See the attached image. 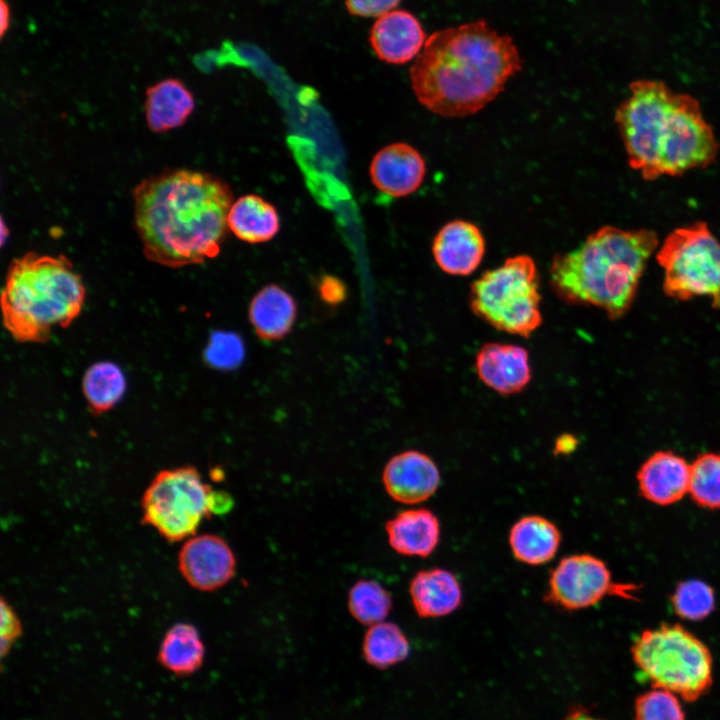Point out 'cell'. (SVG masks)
I'll use <instances>...</instances> for the list:
<instances>
[{
	"instance_id": "6da1fadb",
	"label": "cell",
	"mask_w": 720,
	"mask_h": 720,
	"mask_svg": "<svg viewBox=\"0 0 720 720\" xmlns=\"http://www.w3.org/2000/svg\"><path fill=\"white\" fill-rule=\"evenodd\" d=\"M134 219L145 257L180 268L214 258L227 236L230 187L208 173L170 169L133 190Z\"/></svg>"
},
{
	"instance_id": "7a4b0ae2",
	"label": "cell",
	"mask_w": 720,
	"mask_h": 720,
	"mask_svg": "<svg viewBox=\"0 0 720 720\" xmlns=\"http://www.w3.org/2000/svg\"><path fill=\"white\" fill-rule=\"evenodd\" d=\"M521 65L513 40L480 20L432 34L410 69V79L426 109L444 117H465L495 99Z\"/></svg>"
},
{
	"instance_id": "3957f363",
	"label": "cell",
	"mask_w": 720,
	"mask_h": 720,
	"mask_svg": "<svg viewBox=\"0 0 720 720\" xmlns=\"http://www.w3.org/2000/svg\"><path fill=\"white\" fill-rule=\"evenodd\" d=\"M615 122L630 167L647 181L712 164L719 151L698 100L664 82L639 79L616 109Z\"/></svg>"
},
{
	"instance_id": "277c9868",
	"label": "cell",
	"mask_w": 720,
	"mask_h": 720,
	"mask_svg": "<svg viewBox=\"0 0 720 720\" xmlns=\"http://www.w3.org/2000/svg\"><path fill=\"white\" fill-rule=\"evenodd\" d=\"M657 245L654 231L603 226L576 249L553 257L551 287L566 303L594 306L618 319L631 307Z\"/></svg>"
},
{
	"instance_id": "5b68a950",
	"label": "cell",
	"mask_w": 720,
	"mask_h": 720,
	"mask_svg": "<svg viewBox=\"0 0 720 720\" xmlns=\"http://www.w3.org/2000/svg\"><path fill=\"white\" fill-rule=\"evenodd\" d=\"M86 297L81 276L64 255L28 252L13 259L1 292L2 321L20 343H44L52 331L68 327Z\"/></svg>"
},
{
	"instance_id": "8992f818",
	"label": "cell",
	"mask_w": 720,
	"mask_h": 720,
	"mask_svg": "<svg viewBox=\"0 0 720 720\" xmlns=\"http://www.w3.org/2000/svg\"><path fill=\"white\" fill-rule=\"evenodd\" d=\"M632 658L654 688L698 700L712 685L713 660L708 647L679 624H661L639 635Z\"/></svg>"
},
{
	"instance_id": "52a82bcc",
	"label": "cell",
	"mask_w": 720,
	"mask_h": 720,
	"mask_svg": "<svg viewBox=\"0 0 720 720\" xmlns=\"http://www.w3.org/2000/svg\"><path fill=\"white\" fill-rule=\"evenodd\" d=\"M539 273L528 255L509 257L470 286L469 306L497 330L529 337L543 321Z\"/></svg>"
},
{
	"instance_id": "ba28073f",
	"label": "cell",
	"mask_w": 720,
	"mask_h": 720,
	"mask_svg": "<svg viewBox=\"0 0 720 720\" xmlns=\"http://www.w3.org/2000/svg\"><path fill=\"white\" fill-rule=\"evenodd\" d=\"M656 259L664 270L667 296L683 301L707 296L720 309V242L705 222L672 231Z\"/></svg>"
},
{
	"instance_id": "9c48e42d",
	"label": "cell",
	"mask_w": 720,
	"mask_h": 720,
	"mask_svg": "<svg viewBox=\"0 0 720 720\" xmlns=\"http://www.w3.org/2000/svg\"><path fill=\"white\" fill-rule=\"evenodd\" d=\"M213 494L192 466L159 471L142 497L143 523L169 542L194 536L212 513Z\"/></svg>"
},
{
	"instance_id": "30bf717a",
	"label": "cell",
	"mask_w": 720,
	"mask_h": 720,
	"mask_svg": "<svg viewBox=\"0 0 720 720\" xmlns=\"http://www.w3.org/2000/svg\"><path fill=\"white\" fill-rule=\"evenodd\" d=\"M632 586L612 581L606 564L590 554L562 558L550 572L546 602L566 611L594 606L607 595L631 597Z\"/></svg>"
},
{
	"instance_id": "8fae6325",
	"label": "cell",
	"mask_w": 720,
	"mask_h": 720,
	"mask_svg": "<svg viewBox=\"0 0 720 720\" xmlns=\"http://www.w3.org/2000/svg\"><path fill=\"white\" fill-rule=\"evenodd\" d=\"M236 560L227 542L217 535L191 536L181 547L178 567L193 588L213 591L224 586L235 573Z\"/></svg>"
},
{
	"instance_id": "7c38bea8",
	"label": "cell",
	"mask_w": 720,
	"mask_h": 720,
	"mask_svg": "<svg viewBox=\"0 0 720 720\" xmlns=\"http://www.w3.org/2000/svg\"><path fill=\"white\" fill-rule=\"evenodd\" d=\"M382 480L391 498L405 504H416L436 492L441 476L436 463L427 454L407 450L387 462Z\"/></svg>"
},
{
	"instance_id": "4fadbf2b",
	"label": "cell",
	"mask_w": 720,
	"mask_h": 720,
	"mask_svg": "<svg viewBox=\"0 0 720 720\" xmlns=\"http://www.w3.org/2000/svg\"><path fill=\"white\" fill-rule=\"evenodd\" d=\"M475 369L479 379L501 395L520 393L532 377L528 351L508 343L483 345L476 354Z\"/></svg>"
},
{
	"instance_id": "5bb4252c",
	"label": "cell",
	"mask_w": 720,
	"mask_h": 720,
	"mask_svg": "<svg viewBox=\"0 0 720 720\" xmlns=\"http://www.w3.org/2000/svg\"><path fill=\"white\" fill-rule=\"evenodd\" d=\"M369 173L379 191L393 197H404L421 186L426 164L414 147L406 143H393L374 155Z\"/></svg>"
},
{
	"instance_id": "9a60e30c",
	"label": "cell",
	"mask_w": 720,
	"mask_h": 720,
	"mask_svg": "<svg viewBox=\"0 0 720 720\" xmlns=\"http://www.w3.org/2000/svg\"><path fill=\"white\" fill-rule=\"evenodd\" d=\"M425 32L419 20L405 10H391L373 24L369 43L376 56L389 64H404L420 54Z\"/></svg>"
},
{
	"instance_id": "2e32d148",
	"label": "cell",
	"mask_w": 720,
	"mask_h": 720,
	"mask_svg": "<svg viewBox=\"0 0 720 720\" xmlns=\"http://www.w3.org/2000/svg\"><path fill=\"white\" fill-rule=\"evenodd\" d=\"M432 253L438 267L454 276L473 273L483 260L485 239L480 229L465 220L446 223L436 234Z\"/></svg>"
},
{
	"instance_id": "e0dca14e",
	"label": "cell",
	"mask_w": 720,
	"mask_h": 720,
	"mask_svg": "<svg viewBox=\"0 0 720 720\" xmlns=\"http://www.w3.org/2000/svg\"><path fill=\"white\" fill-rule=\"evenodd\" d=\"M690 464L671 452L651 455L637 473L639 490L644 498L658 505H670L689 491Z\"/></svg>"
},
{
	"instance_id": "ac0fdd59",
	"label": "cell",
	"mask_w": 720,
	"mask_h": 720,
	"mask_svg": "<svg viewBox=\"0 0 720 720\" xmlns=\"http://www.w3.org/2000/svg\"><path fill=\"white\" fill-rule=\"evenodd\" d=\"M390 546L406 556L426 557L440 540V524L429 509H408L398 513L386 523Z\"/></svg>"
},
{
	"instance_id": "d6986e66",
	"label": "cell",
	"mask_w": 720,
	"mask_h": 720,
	"mask_svg": "<svg viewBox=\"0 0 720 720\" xmlns=\"http://www.w3.org/2000/svg\"><path fill=\"white\" fill-rule=\"evenodd\" d=\"M410 596L422 618L451 614L462 603V589L455 575L442 568L419 571L410 582Z\"/></svg>"
},
{
	"instance_id": "ffe728a7",
	"label": "cell",
	"mask_w": 720,
	"mask_h": 720,
	"mask_svg": "<svg viewBox=\"0 0 720 720\" xmlns=\"http://www.w3.org/2000/svg\"><path fill=\"white\" fill-rule=\"evenodd\" d=\"M194 107L192 93L179 79L167 78L146 90L145 117L154 132L163 133L182 126Z\"/></svg>"
},
{
	"instance_id": "44dd1931",
	"label": "cell",
	"mask_w": 720,
	"mask_h": 720,
	"mask_svg": "<svg viewBox=\"0 0 720 720\" xmlns=\"http://www.w3.org/2000/svg\"><path fill=\"white\" fill-rule=\"evenodd\" d=\"M248 316L259 338L276 341L291 331L297 316V304L282 287L269 284L252 298Z\"/></svg>"
},
{
	"instance_id": "7402d4cb",
	"label": "cell",
	"mask_w": 720,
	"mask_h": 720,
	"mask_svg": "<svg viewBox=\"0 0 720 720\" xmlns=\"http://www.w3.org/2000/svg\"><path fill=\"white\" fill-rule=\"evenodd\" d=\"M560 543L558 527L539 515L520 518L509 532V545L514 557L529 565L549 562L556 555Z\"/></svg>"
},
{
	"instance_id": "603a6c76",
	"label": "cell",
	"mask_w": 720,
	"mask_h": 720,
	"mask_svg": "<svg viewBox=\"0 0 720 720\" xmlns=\"http://www.w3.org/2000/svg\"><path fill=\"white\" fill-rule=\"evenodd\" d=\"M229 230L240 240L251 244L271 240L280 228L275 207L254 194L233 202L228 214Z\"/></svg>"
},
{
	"instance_id": "cb8c5ba5",
	"label": "cell",
	"mask_w": 720,
	"mask_h": 720,
	"mask_svg": "<svg viewBox=\"0 0 720 720\" xmlns=\"http://www.w3.org/2000/svg\"><path fill=\"white\" fill-rule=\"evenodd\" d=\"M205 648L195 626L176 623L165 633L157 654L159 664L177 676L192 675L200 669Z\"/></svg>"
},
{
	"instance_id": "d4e9b609",
	"label": "cell",
	"mask_w": 720,
	"mask_h": 720,
	"mask_svg": "<svg viewBox=\"0 0 720 720\" xmlns=\"http://www.w3.org/2000/svg\"><path fill=\"white\" fill-rule=\"evenodd\" d=\"M82 390L89 410L100 415L112 409L122 399L126 390V379L118 365L111 361H99L84 373Z\"/></svg>"
},
{
	"instance_id": "484cf974",
	"label": "cell",
	"mask_w": 720,
	"mask_h": 720,
	"mask_svg": "<svg viewBox=\"0 0 720 720\" xmlns=\"http://www.w3.org/2000/svg\"><path fill=\"white\" fill-rule=\"evenodd\" d=\"M363 656L368 664L386 669L407 658L409 642L402 630L394 623L379 622L371 625L362 645Z\"/></svg>"
},
{
	"instance_id": "4316f807",
	"label": "cell",
	"mask_w": 720,
	"mask_h": 720,
	"mask_svg": "<svg viewBox=\"0 0 720 720\" xmlns=\"http://www.w3.org/2000/svg\"><path fill=\"white\" fill-rule=\"evenodd\" d=\"M392 608L388 591L373 580H359L350 589L348 609L361 624L374 625L382 622Z\"/></svg>"
},
{
	"instance_id": "83f0119b",
	"label": "cell",
	"mask_w": 720,
	"mask_h": 720,
	"mask_svg": "<svg viewBox=\"0 0 720 720\" xmlns=\"http://www.w3.org/2000/svg\"><path fill=\"white\" fill-rule=\"evenodd\" d=\"M698 505L720 508V455L704 453L690 464L689 491Z\"/></svg>"
},
{
	"instance_id": "f1b7e54d",
	"label": "cell",
	"mask_w": 720,
	"mask_h": 720,
	"mask_svg": "<svg viewBox=\"0 0 720 720\" xmlns=\"http://www.w3.org/2000/svg\"><path fill=\"white\" fill-rule=\"evenodd\" d=\"M672 605L683 619L698 621L706 618L715 607V594L707 583L691 579L681 582L672 596Z\"/></svg>"
},
{
	"instance_id": "f546056e",
	"label": "cell",
	"mask_w": 720,
	"mask_h": 720,
	"mask_svg": "<svg viewBox=\"0 0 720 720\" xmlns=\"http://www.w3.org/2000/svg\"><path fill=\"white\" fill-rule=\"evenodd\" d=\"M635 720H685L683 708L670 691L655 688L635 700Z\"/></svg>"
},
{
	"instance_id": "4dcf8cb0",
	"label": "cell",
	"mask_w": 720,
	"mask_h": 720,
	"mask_svg": "<svg viewBox=\"0 0 720 720\" xmlns=\"http://www.w3.org/2000/svg\"><path fill=\"white\" fill-rule=\"evenodd\" d=\"M241 338L231 332H214L205 349V360L217 369H233L244 358Z\"/></svg>"
},
{
	"instance_id": "1f68e13d",
	"label": "cell",
	"mask_w": 720,
	"mask_h": 720,
	"mask_svg": "<svg viewBox=\"0 0 720 720\" xmlns=\"http://www.w3.org/2000/svg\"><path fill=\"white\" fill-rule=\"evenodd\" d=\"M1 657L4 658L10 651L13 643L22 633V625L10 604L1 599Z\"/></svg>"
},
{
	"instance_id": "d6a6232c",
	"label": "cell",
	"mask_w": 720,
	"mask_h": 720,
	"mask_svg": "<svg viewBox=\"0 0 720 720\" xmlns=\"http://www.w3.org/2000/svg\"><path fill=\"white\" fill-rule=\"evenodd\" d=\"M401 0H345V6L351 15L359 17H379L393 10Z\"/></svg>"
},
{
	"instance_id": "836d02e7",
	"label": "cell",
	"mask_w": 720,
	"mask_h": 720,
	"mask_svg": "<svg viewBox=\"0 0 720 720\" xmlns=\"http://www.w3.org/2000/svg\"><path fill=\"white\" fill-rule=\"evenodd\" d=\"M318 291L320 298L329 305H336L345 299L347 290L344 283L330 275L322 277L319 281Z\"/></svg>"
},
{
	"instance_id": "e575fe53",
	"label": "cell",
	"mask_w": 720,
	"mask_h": 720,
	"mask_svg": "<svg viewBox=\"0 0 720 720\" xmlns=\"http://www.w3.org/2000/svg\"><path fill=\"white\" fill-rule=\"evenodd\" d=\"M576 446L577 439L570 434H564L557 439L555 450L560 454H569L576 448Z\"/></svg>"
},
{
	"instance_id": "d590c367",
	"label": "cell",
	"mask_w": 720,
	"mask_h": 720,
	"mask_svg": "<svg viewBox=\"0 0 720 720\" xmlns=\"http://www.w3.org/2000/svg\"><path fill=\"white\" fill-rule=\"evenodd\" d=\"M0 15V35L3 37L10 23V8L5 0L0 1Z\"/></svg>"
},
{
	"instance_id": "8d00e7d4",
	"label": "cell",
	"mask_w": 720,
	"mask_h": 720,
	"mask_svg": "<svg viewBox=\"0 0 720 720\" xmlns=\"http://www.w3.org/2000/svg\"><path fill=\"white\" fill-rule=\"evenodd\" d=\"M563 720H601L581 708L572 709Z\"/></svg>"
}]
</instances>
